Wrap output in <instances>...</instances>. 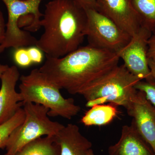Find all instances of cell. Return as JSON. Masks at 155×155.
Instances as JSON below:
<instances>
[{
    "label": "cell",
    "instance_id": "obj_1",
    "mask_svg": "<svg viewBox=\"0 0 155 155\" xmlns=\"http://www.w3.org/2000/svg\"><path fill=\"white\" fill-rule=\"evenodd\" d=\"M39 70L60 89L81 94L90 85L119 65L117 54L90 45L61 58L46 56Z\"/></svg>",
    "mask_w": 155,
    "mask_h": 155
},
{
    "label": "cell",
    "instance_id": "obj_2",
    "mask_svg": "<svg viewBox=\"0 0 155 155\" xmlns=\"http://www.w3.org/2000/svg\"><path fill=\"white\" fill-rule=\"evenodd\" d=\"M40 22L44 32L36 46L53 58H61L80 47L85 36L86 11L75 0L47 3Z\"/></svg>",
    "mask_w": 155,
    "mask_h": 155
},
{
    "label": "cell",
    "instance_id": "obj_3",
    "mask_svg": "<svg viewBox=\"0 0 155 155\" xmlns=\"http://www.w3.org/2000/svg\"><path fill=\"white\" fill-rule=\"evenodd\" d=\"M19 79V93L23 104L32 103L44 106L49 110V117L71 119L80 112V107L75 104L74 100L65 98L61 89L39 69H33L28 75L20 76Z\"/></svg>",
    "mask_w": 155,
    "mask_h": 155
},
{
    "label": "cell",
    "instance_id": "obj_4",
    "mask_svg": "<svg viewBox=\"0 0 155 155\" xmlns=\"http://www.w3.org/2000/svg\"><path fill=\"white\" fill-rule=\"evenodd\" d=\"M140 81L124 64L118 65L91 84L81 95L86 100L87 107L110 103L125 108L137 93L134 87Z\"/></svg>",
    "mask_w": 155,
    "mask_h": 155
},
{
    "label": "cell",
    "instance_id": "obj_5",
    "mask_svg": "<svg viewBox=\"0 0 155 155\" xmlns=\"http://www.w3.org/2000/svg\"><path fill=\"white\" fill-rule=\"evenodd\" d=\"M5 5L8 13V20L6 24L5 39L0 44V54L9 48L36 46L37 39L28 31L19 27V19L28 16H33L32 24L29 31H36L40 28V22L43 17L39 10L42 0H2Z\"/></svg>",
    "mask_w": 155,
    "mask_h": 155
},
{
    "label": "cell",
    "instance_id": "obj_6",
    "mask_svg": "<svg viewBox=\"0 0 155 155\" xmlns=\"http://www.w3.org/2000/svg\"><path fill=\"white\" fill-rule=\"evenodd\" d=\"M25 118L9 136L4 155H15L21 148L43 136L55 135L64 125L50 119L49 110L44 106L32 103L23 104Z\"/></svg>",
    "mask_w": 155,
    "mask_h": 155
},
{
    "label": "cell",
    "instance_id": "obj_7",
    "mask_svg": "<svg viewBox=\"0 0 155 155\" xmlns=\"http://www.w3.org/2000/svg\"><path fill=\"white\" fill-rule=\"evenodd\" d=\"M85 10L89 45L117 54L130 41V35L109 17L96 9Z\"/></svg>",
    "mask_w": 155,
    "mask_h": 155
},
{
    "label": "cell",
    "instance_id": "obj_8",
    "mask_svg": "<svg viewBox=\"0 0 155 155\" xmlns=\"http://www.w3.org/2000/svg\"><path fill=\"white\" fill-rule=\"evenodd\" d=\"M152 34L149 28L142 25L129 42L117 53L127 70L141 80L153 79L147 56L148 42Z\"/></svg>",
    "mask_w": 155,
    "mask_h": 155
},
{
    "label": "cell",
    "instance_id": "obj_9",
    "mask_svg": "<svg viewBox=\"0 0 155 155\" xmlns=\"http://www.w3.org/2000/svg\"><path fill=\"white\" fill-rule=\"evenodd\" d=\"M139 133L155 153V107L143 92L137 91L125 108Z\"/></svg>",
    "mask_w": 155,
    "mask_h": 155
},
{
    "label": "cell",
    "instance_id": "obj_10",
    "mask_svg": "<svg viewBox=\"0 0 155 155\" xmlns=\"http://www.w3.org/2000/svg\"><path fill=\"white\" fill-rule=\"evenodd\" d=\"M97 11L112 19L131 36L142 25L130 0H96Z\"/></svg>",
    "mask_w": 155,
    "mask_h": 155
},
{
    "label": "cell",
    "instance_id": "obj_11",
    "mask_svg": "<svg viewBox=\"0 0 155 155\" xmlns=\"http://www.w3.org/2000/svg\"><path fill=\"white\" fill-rule=\"evenodd\" d=\"M20 77L17 67L12 66L9 67L0 79V125L11 119L23 107L21 95L16 90Z\"/></svg>",
    "mask_w": 155,
    "mask_h": 155
},
{
    "label": "cell",
    "instance_id": "obj_12",
    "mask_svg": "<svg viewBox=\"0 0 155 155\" xmlns=\"http://www.w3.org/2000/svg\"><path fill=\"white\" fill-rule=\"evenodd\" d=\"M109 155H155L149 144L139 133L133 121L122 127L120 139L108 148Z\"/></svg>",
    "mask_w": 155,
    "mask_h": 155
},
{
    "label": "cell",
    "instance_id": "obj_13",
    "mask_svg": "<svg viewBox=\"0 0 155 155\" xmlns=\"http://www.w3.org/2000/svg\"><path fill=\"white\" fill-rule=\"evenodd\" d=\"M54 138L60 145L61 155H87L92 146L75 124L64 126L54 135Z\"/></svg>",
    "mask_w": 155,
    "mask_h": 155
},
{
    "label": "cell",
    "instance_id": "obj_14",
    "mask_svg": "<svg viewBox=\"0 0 155 155\" xmlns=\"http://www.w3.org/2000/svg\"><path fill=\"white\" fill-rule=\"evenodd\" d=\"M118 107L110 103L93 106L82 116L81 122L87 127L108 125L119 114Z\"/></svg>",
    "mask_w": 155,
    "mask_h": 155
},
{
    "label": "cell",
    "instance_id": "obj_15",
    "mask_svg": "<svg viewBox=\"0 0 155 155\" xmlns=\"http://www.w3.org/2000/svg\"><path fill=\"white\" fill-rule=\"evenodd\" d=\"M15 155H61L54 135L40 137L25 145Z\"/></svg>",
    "mask_w": 155,
    "mask_h": 155
},
{
    "label": "cell",
    "instance_id": "obj_16",
    "mask_svg": "<svg viewBox=\"0 0 155 155\" xmlns=\"http://www.w3.org/2000/svg\"><path fill=\"white\" fill-rule=\"evenodd\" d=\"M142 25L153 32L155 29V0H130Z\"/></svg>",
    "mask_w": 155,
    "mask_h": 155
},
{
    "label": "cell",
    "instance_id": "obj_17",
    "mask_svg": "<svg viewBox=\"0 0 155 155\" xmlns=\"http://www.w3.org/2000/svg\"><path fill=\"white\" fill-rule=\"evenodd\" d=\"M25 112L20 108L11 119L0 125V149L5 148L7 141L12 132L24 121Z\"/></svg>",
    "mask_w": 155,
    "mask_h": 155
},
{
    "label": "cell",
    "instance_id": "obj_18",
    "mask_svg": "<svg viewBox=\"0 0 155 155\" xmlns=\"http://www.w3.org/2000/svg\"><path fill=\"white\" fill-rule=\"evenodd\" d=\"M134 87L137 90L143 92L147 99L155 107V79L140 81Z\"/></svg>",
    "mask_w": 155,
    "mask_h": 155
},
{
    "label": "cell",
    "instance_id": "obj_19",
    "mask_svg": "<svg viewBox=\"0 0 155 155\" xmlns=\"http://www.w3.org/2000/svg\"><path fill=\"white\" fill-rule=\"evenodd\" d=\"M13 58L15 64L19 67H27L32 64L27 47H20L15 49Z\"/></svg>",
    "mask_w": 155,
    "mask_h": 155
},
{
    "label": "cell",
    "instance_id": "obj_20",
    "mask_svg": "<svg viewBox=\"0 0 155 155\" xmlns=\"http://www.w3.org/2000/svg\"><path fill=\"white\" fill-rule=\"evenodd\" d=\"M32 64H40L44 59L43 52L36 46L27 47Z\"/></svg>",
    "mask_w": 155,
    "mask_h": 155
},
{
    "label": "cell",
    "instance_id": "obj_21",
    "mask_svg": "<svg viewBox=\"0 0 155 155\" xmlns=\"http://www.w3.org/2000/svg\"><path fill=\"white\" fill-rule=\"evenodd\" d=\"M80 5L84 10L89 9L97 10V7L96 0H75Z\"/></svg>",
    "mask_w": 155,
    "mask_h": 155
},
{
    "label": "cell",
    "instance_id": "obj_22",
    "mask_svg": "<svg viewBox=\"0 0 155 155\" xmlns=\"http://www.w3.org/2000/svg\"><path fill=\"white\" fill-rule=\"evenodd\" d=\"M148 58H155V34H152L148 42Z\"/></svg>",
    "mask_w": 155,
    "mask_h": 155
},
{
    "label": "cell",
    "instance_id": "obj_23",
    "mask_svg": "<svg viewBox=\"0 0 155 155\" xmlns=\"http://www.w3.org/2000/svg\"><path fill=\"white\" fill-rule=\"evenodd\" d=\"M6 24L2 11L0 10V44L2 43L5 38Z\"/></svg>",
    "mask_w": 155,
    "mask_h": 155
},
{
    "label": "cell",
    "instance_id": "obj_24",
    "mask_svg": "<svg viewBox=\"0 0 155 155\" xmlns=\"http://www.w3.org/2000/svg\"><path fill=\"white\" fill-rule=\"evenodd\" d=\"M148 62L151 77L155 79V58H148Z\"/></svg>",
    "mask_w": 155,
    "mask_h": 155
},
{
    "label": "cell",
    "instance_id": "obj_25",
    "mask_svg": "<svg viewBox=\"0 0 155 155\" xmlns=\"http://www.w3.org/2000/svg\"><path fill=\"white\" fill-rule=\"evenodd\" d=\"M9 67L8 65L0 64V79L2 75Z\"/></svg>",
    "mask_w": 155,
    "mask_h": 155
},
{
    "label": "cell",
    "instance_id": "obj_26",
    "mask_svg": "<svg viewBox=\"0 0 155 155\" xmlns=\"http://www.w3.org/2000/svg\"><path fill=\"white\" fill-rule=\"evenodd\" d=\"M87 155H95L93 151L91 149H90L88 151V153H87Z\"/></svg>",
    "mask_w": 155,
    "mask_h": 155
},
{
    "label": "cell",
    "instance_id": "obj_27",
    "mask_svg": "<svg viewBox=\"0 0 155 155\" xmlns=\"http://www.w3.org/2000/svg\"><path fill=\"white\" fill-rule=\"evenodd\" d=\"M153 34H155V29L154 30V31H153Z\"/></svg>",
    "mask_w": 155,
    "mask_h": 155
}]
</instances>
